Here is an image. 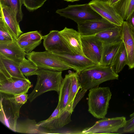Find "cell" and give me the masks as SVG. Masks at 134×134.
<instances>
[{
    "mask_svg": "<svg viewBox=\"0 0 134 134\" xmlns=\"http://www.w3.org/2000/svg\"><path fill=\"white\" fill-rule=\"evenodd\" d=\"M92 8L103 18L118 26H121L124 21L108 2L92 0L88 3Z\"/></svg>",
    "mask_w": 134,
    "mask_h": 134,
    "instance_id": "8fae6325",
    "label": "cell"
},
{
    "mask_svg": "<svg viewBox=\"0 0 134 134\" xmlns=\"http://www.w3.org/2000/svg\"><path fill=\"white\" fill-rule=\"evenodd\" d=\"M133 101L134 102V98L133 99ZM133 116H134V112L132 114H131L130 115V118H132L133 117Z\"/></svg>",
    "mask_w": 134,
    "mask_h": 134,
    "instance_id": "8d00e7d4",
    "label": "cell"
},
{
    "mask_svg": "<svg viewBox=\"0 0 134 134\" xmlns=\"http://www.w3.org/2000/svg\"><path fill=\"white\" fill-rule=\"evenodd\" d=\"M24 0H0V4L9 7L16 15L19 23L22 20V6Z\"/></svg>",
    "mask_w": 134,
    "mask_h": 134,
    "instance_id": "484cf974",
    "label": "cell"
},
{
    "mask_svg": "<svg viewBox=\"0 0 134 134\" xmlns=\"http://www.w3.org/2000/svg\"><path fill=\"white\" fill-rule=\"evenodd\" d=\"M81 41L84 55L95 64L102 65L103 42L95 35L81 36Z\"/></svg>",
    "mask_w": 134,
    "mask_h": 134,
    "instance_id": "9c48e42d",
    "label": "cell"
},
{
    "mask_svg": "<svg viewBox=\"0 0 134 134\" xmlns=\"http://www.w3.org/2000/svg\"><path fill=\"white\" fill-rule=\"evenodd\" d=\"M126 21L134 31V11Z\"/></svg>",
    "mask_w": 134,
    "mask_h": 134,
    "instance_id": "836d02e7",
    "label": "cell"
},
{
    "mask_svg": "<svg viewBox=\"0 0 134 134\" xmlns=\"http://www.w3.org/2000/svg\"><path fill=\"white\" fill-rule=\"evenodd\" d=\"M43 36L38 31H35L22 34L16 40L18 41L37 42L41 41Z\"/></svg>",
    "mask_w": 134,
    "mask_h": 134,
    "instance_id": "f546056e",
    "label": "cell"
},
{
    "mask_svg": "<svg viewBox=\"0 0 134 134\" xmlns=\"http://www.w3.org/2000/svg\"><path fill=\"white\" fill-rule=\"evenodd\" d=\"M127 120L124 116L112 118L105 117L97 121L93 126L86 128L82 134L112 133L116 132L125 126Z\"/></svg>",
    "mask_w": 134,
    "mask_h": 134,
    "instance_id": "ba28073f",
    "label": "cell"
},
{
    "mask_svg": "<svg viewBox=\"0 0 134 134\" xmlns=\"http://www.w3.org/2000/svg\"><path fill=\"white\" fill-rule=\"evenodd\" d=\"M56 13L61 16L72 20L77 24L103 18L92 8L88 3L69 5L65 8L57 9Z\"/></svg>",
    "mask_w": 134,
    "mask_h": 134,
    "instance_id": "8992f818",
    "label": "cell"
},
{
    "mask_svg": "<svg viewBox=\"0 0 134 134\" xmlns=\"http://www.w3.org/2000/svg\"><path fill=\"white\" fill-rule=\"evenodd\" d=\"M71 83V73L66 75L62 82L59 93L58 104L60 111L65 109L69 104V96Z\"/></svg>",
    "mask_w": 134,
    "mask_h": 134,
    "instance_id": "7402d4cb",
    "label": "cell"
},
{
    "mask_svg": "<svg viewBox=\"0 0 134 134\" xmlns=\"http://www.w3.org/2000/svg\"><path fill=\"white\" fill-rule=\"evenodd\" d=\"M65 1L68 2H74L78 1L80 0H64Z\"/></svg>",
    "mask_w": 134,
    "mask_h": 134,
    "instance_id": "d590c367",
    "label": "cell"
},
{
    "mask_svg": "<svg viewBox=\"0 0 134 134\" xmlns=\"http://www.w3.org/2000/svg\"><path fill=\"white\" fill-rule=\"evenodd\" d=\"M123 42L122 40L113 43H103L102 57V65L104 66L111 65Z\"/></svg>",
    "mask_w": 134,
    "mask_h": 134,
    "instance_id": "44dd1931",
    "label": "cell"
},
{
    "mask_svg": "<svg viewBox=\"0 0 134 134\" xmlns=\"http://www.w3.org/2000/svg\"><path fill=\"white\" fill-rule=\"evenodd\" d=\"M1 12L5 24L14 39L16 40L23 33L16 16L9 7L0 4Z\"/></svg>",
    "mask_w": 134,
    "mask_h": 134,
    "instance_id": "ac0fdd59",
    "label": "cell"
},
{
    "mask_svg": "<svg viewBox=\"0 0 134 134\" xmlns=\"http://www.w3.org/2000/svg\"><path fill=\"white\" fill-rule=\"evenodd\" d=\"M123 128L122 133L134 132V116L127 121L126 124Z\"/></svg>",
    "mask_w": 134,
    "mask_h": 134,
    "instance_id": "d6a6232c",
    "label": "cell"
},
{
    "mask_svg": "<svg viewBox=\"0 0 134 134\" xmlns=\"http://www.w3.org/2000/svg\"><path fill=\"white\" fill-rule=\"evenodd\" d=\"M53 53L77 72L96 64L83 55L70 53Z\"/></svg>",
    "mask_w": 134,
    "mask_h": 134,
    "instance_id": "5bb4252c",
    "label": "cell"
},
{
    "mask_svg": "<svg viewBox=\"0 0 134 134\" xmlns=\"http://www.w3.org/2000/svg\"><path fill=\"white\" fill-rule=\"evenodd\" d=\"M106 2H108L109 0H101Z\"/></svg>",
    "mask_w": 134,
    "mask_h": 134,
    "instance_id": "74e56055",
    "label": "cell"
},
{
    "mask_svg": "<svg viewBox=\"0 0 134 134\" xmlns=\"http://www.w3.org/2000/svg\"><path fill=\"white\" fill-rule=\"evenodd\" d=\"M95 35L104 43H111L119 41L122 40L121 26H116L101 32Z\"/></svg>",
    "mask_w": 134,
    "mask_h": 134,
    "instance_id": "603a6c76",
    "label": "cell"
},
{
    "mask_svg": "<svg viewBox=\"0 0 134 134\" xmlns=\"http://www.w3.org/2000/svg\"><path fill=\"white\" fill-rule=\"evenodd\" d=\"M26 55V53L21 48L16 40L0 42V56L19 64Z\"/></svg>",
    "mask_w": 134,
    "mask_h": 134,
    "instance_id": "2e32d148",
    "label": "cell"
},
{
    "mask_svg": "<svg viewBox=\"0 0 134 134\" xmlns=\"http://www.w3.org/2000/svg\"><path fill=\"white\" fill-rule=\"evenodd\" d=\"M119 0H109L108 2L112 6Z\"/></svg>",
    "mask_w": 134,
    "mask_h": 134,
    "instance_id": "e575fe53",
    "label": "cell"
},
{
    "mask_svg": "<svg viewBox=\"0 0 134 134\" xmlns=\"http://www.w3.org/2000/svg\"><path fill=\"white\" fill-rule=\"evenodd\" d=\"M19 67L22 73L27 77L35 75L39 69L31 61L25 57L19 63Z\"/></svg>",
    "mask_w": 134,
    "mask_h": 134,
    "instance_id": "4316f807",
    "label": "cell"
},
{
    "mask_svg": "<svg viewBox=\"0 0 134 134\" xmlns=\"http://www.w3.org/2000/svg\"><path fill=\"white\" fill-rule=\"evenodd\" d=\"M14 40L6 26L2 14L0 12V42L12 41Z\"/></svg>",
    "mask_w": 134,
    "mask_h": 134,
    "instance_id": "f1b7e54d",
    "label": "cell"
},
{
    "mask_svg": "<svg viewBox=\"0 0 134 134\" xmlns=\"http://www.w3.org/2000/svg\"><path fill=\"white\" fill-rule=\"evenodd\" d=\"M127 54L123 42L116 55L111 66L115 71L118 74L122 70L126 65H127Z\"/></svg>",
    "mask_w": 134,
    "mask_h": 134,
    "instance_id": "d4e9b609",
    "label": "cell"
},
{
    "mask_svg": "<svg viewBox=\"0 0 134 134\" xmlns=\"http://www.w3.org/2000/svg\"><path fill=\"white\" fill-rule=\"evenodd\" d=\"M62 71L39 69L35 75L37 81L33 90L28 95L30 102L43 93L50 91H55L59 94L63 80Z\"/></svg>",
    "mask_w": 134,
    "mask_h": 134,
    "instance_id": "7a4b0ae2",
    "label": "cell"
},
{
    "mask_svg": "<svg viewBox=\"0 0 134 134\" xmlns=\"http://www.w3.org/2000/svg\"><path fill=\"white\" fill-rule=\"evenodd\" d=\"M26 57L39 69L62 71L73 69L53 53L47 51L26 53Z\"/></svg>",
    "mask_w": 134,
    "mask_h": 134,
    "instance_id": "5b68a950",
    "label": "cell"
},
{
    "mask_svg": "<svg viewBox=\"0 0 134 134\" xmlns=\"http://www.w3.org/2000/svg\"><path fill=\"white\" fill-rule=\"evenodd\" d=\"M121 27L122 39L127 54V65L132 69L134 68V31L126 21Z\"/></svg>",
    "mask_w": 134,
    "mask_h": 134,
    "instance_id": "e0dca14e",
    "label": "cell"
},
{
    "mask_svg": "<svg viewBox=\"0 0 134 134\" xmlns=\"http://www.w3.org/2000/svg\"><path fill=\"white\" fill-rule=\"evenodd\" d=\"M0 73L5 77L26 79L21 72L19 64L9 59L0 56Z\"/></svg>",
    "mask_w": 134,
    "mask_h": 134,
    "instance_id": "d6986e66",
    "label": "cell"
},
{
    "mask_svg": "<svg viewBox=\"0 0 134 134\" xmlns=\"http://www.w3.org/2000/svg\"><path fill=\"white\" fill-rule=\"evenodd\" d=\"M59 32L72 53L84 55L82 50L81 36L78 31L65 27Z\"/></svg>",
    "mask_w": 134,
    "mask_h": 134,
    "instance_id": "9a60e30c",
    "label": "cell"
},
{
    "mask_svg": "<svg viewBox=\"0 0 134 134\" xmlns=\"http://www.w3.org/2000/svg\"><path fill=\"white\" fill-rule=\"evenodd\" d=\"M76 72L80 88L87 91L104 82L118 79L119 77L111 65L96 64Z\"/></svg>",
    "mask_w": 134,
    "mask_h": 134,
    "instance_id": "6da1fadb",
    "label": "cell"
},
{
    "mask_svg": "<svg viewBox=\"0 0 134 134\" xmlns=\"http://www.w3.org/2000/svg\"><path fill=\"white\" fill-rule=\"evenodd\" d=\"M77 24L78 31L81 36L95 35L117 26L103 18L87 21Z\"/></svg>",
    "mask_w": 134,
    "mask_h": 134,
    "instance_id": "7c38bea8",
    "label": "cell"
},
{
    "mask_svg": "<svg viewBox=\"0 0 134 134\" xmlns=\"http://www.w3.org/2000/svg\"><path fill=\"white\" fill-rule=\"evenodd\" d=\"M31 83L27 79L8 78L0 73V92L13 95L27 93L31 87Z\"/></svg>",
    "mask_w": 134,
    "mask_h": 134,
    "instance_id": "30bf717a",
    "label": "cell"
},
{
    "mask_svg": "<svg viewBox=\"0 0 134 134\" xmlns=\"http://www.w3.org/2000/svg\"><path fill=\"white\" fill-rule=\"evenodd\" d=\"M71 83L69 96V103L74 100L80 88V86L77 77V73L71 72Z\"/></svg>",
    "mask_w": 134,
    "mask_h": 134,
    "instance_id": "83f0119b",
    "label": "cell"
},
{
    "mask_svg": "<svg viewBox=\"0 0 134 134\" xmlns=\"http://www.w3.org/2000/svg\"><path fill=\"white\" fill-rule=\"evenodd\" d=\"M22 49L26 53H30L41 43V41H17Z\"/></svg>",
    "mask_w": 134,
    "mask_h": 134,
    "instance_id": "1f68e13d",
    "label": "cell"
},
{
    "mask_svg": "<svg viewBox=\"0 0 134 134\" xmlns=\"http://www.w3.org/2000/svg\"><path fill=\"white\" fill-rule=\"evenodd\" d=\"M124 21L134 11V0H119L112 6Z\"/></svg>",
    "mask_w": 134,
    "mask_h": 134,
    "instance_id": "cb8c5ba5",
    "label": "cell"
},
{
    "mask_svg": "<svg viewBox=\"0 0 134 134\" xmlns=\"http://www.w3.org/2000/svg\"><path fill=\"white\" fill-rule=\"evenodd\" d=\"M0 121L12 131L16 132L20 109L24 104L19 102L15 95L0 92Z\"/></svg>",
    "mask_w": 134,
    "mask_h": 134,
    "instance_id": "3957f363",
    "label": "cell"
},
{
    "mask_svg": "<svg viewBox=\"0 0 134 134\" xmlns=\"http://www.w3.org/2000/svg\"><path fill=\"white\" fill-rule=\"evenodd\" d=\"M79 102L74 99L61 111H60L59 106L58 104L50 117L46 120L39 122L37 125L49 130L62 128L71 121V115Z\"/></svg>",
    "mask_w": 134,
    "mask_h": 134,
    "instance_id": "52a82bcc",
    "label": "cell"
},
{
    "mask_svg": "<svg viewBox=\"0 0 134 134\" xmlns=\"http://www.w3.org/2000/svg\"><path fill=\"white\" fill-rule=\"evenodd\" d=\"M36 120L27 119L19 122H17L16 132L28 134H49L50 131L43 129L42 127L37 125Z\"/></svg>",
    "mask_w": 134,
    "mask_h": 134,
    "instance_id": "ffe728a7",
    "label": "cell"
},
{
    "mask_svg": "<svg viewBox=\"0 0 134 134\" xmlns=\"http://www.w3.org/2000/svg\"><path fill=\"white\" fill-rule=\"evenodd\" d=\"M47 0H24V4L30 11H34L43 6Z\"/></svg>",
    "mask_w": 134,
    "mask_h": 134,
    "instance_id": "4dcf8cb0",
    "label": "cell"
},
{
    "mask_svg": "<svg viewBox=\"0 0 134 134\" xmlns=\"http://www.w3.org/2000/svg\"><path fill=\"white\" fill-rule=\"evenodd\" d=\"M111 95L108 87L98 86L90 89L87 103L88 112L96 118L100 119L105 117Z\"/></svg>",
    "mask_w": 134,
    "mask_h": 134,
    "instance_id": "277c9868",
    "label": "cell"
},
{
    "mask_svg": "<svg viewBox=\"0 0 134 134\" xmlns=\"http://www.w3.org/2000/svg\"><path fill=\"white\" fill-rule=\"evenodd\" d=\"M43 39L46 51L52 53H72L58 30L51 31L48 34L43 36Z\"/></svg>",
    "mask_w": 134,
    "mask_h": 134,
    "instance_id": "4fadbf2b",
    "label": "cell"
}]
</instances>
